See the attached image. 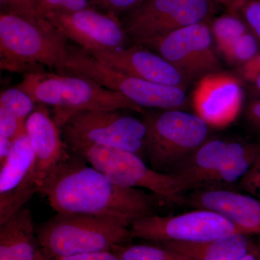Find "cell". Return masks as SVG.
I'll return each instance as SVG.
<instances>
[{
  "instance_id": "4fadbf2b",
  "label": "cell",
  "mask_w": 260,
  "mask_h": 260,
  "mask_svg": "<svg viewBox=\"0 0 260 260\" xmlns=\"http://www.w3.org/2000/svg\"><path fill=\"white\" fill-rule=\"evenodd\" d=\"M45 18L68 40L86 51L116 49L132 44L119 17L93 7L76 12H51Z\"/></svg>"
},
{
  "instance_id": "e0dca14e",
  "label": "cell",
  "mask_w": 260,
  "mask_h": 260,
  "mask_svg": "<svg viewBox=\"0 0 260 260\" xmlns=\"http://www.w3.org/2000/svg\"><path fill=\"white\" fill-rule=\"evenodd\" d=\"M60 131L42 104H38L25 121V132L35 155L28 174L39 189L51 170L69 154Z\"/></svg>"
},
{
  "instance_id": "5b68a950",
  "label": "cell",
  "mask_w": 260,
  "mask_h": 260,
  "mask_svg": "<svg viewBox=\"0 0 260 260\" xmlns=\"http://www.w3.org/2000/svg\"><path fill=\"white\" fill-rule=\"evenodd\" d=\"M259 155V144L208 139L169 174L184 192L229 189L245 176Z\"/></svg>"
},
{
  "instance_id": "83f0119b",
  "label": "cell",
  "mask_w": 260,
  "mask_h": 260,
  "mask_svg": "<svg viewBox=\"0 0 260 260\" xmlns=\"http://www.w3.org/2000/svg\"><path fill=\"white\" fill-rule=\"evenodd\" d=\"M239 184L243 190L260 198V155Z\"/></svg>"
},
{
  "instance_id": "4dcf8cb0",
  "label": "cell",
  "mask_w": 260,
  "mask_h": 260,
  "mask_svg": "<svg viewBox=\"0 0 260 260\" xmlns=\"http://www.w3.org/2000/svg\"><path fill=\"white\" fill-rule=\"evenodd\" d=\"M246 115L251 126L260 133V100L254 101L249 104Z\"/></svg>"
},
{
  "instance_id": "2e32d148",
  "label": "cell",
  "mask_w": 260,
  "mask_h": 260,
  "mask_svg": "<svg viewBox=\"0 0 260 260\" xmlns=\"http://www.w3.org/2000/svg\"><path fill=\"white\" fill-rule=\"evenodd\" d=\"M184 204L213 210L226 218L242 234L260 235V198L232 189H202L184 195Z\"/></svg>"
},
{
  "instance_id": "ba28073f",
  "label": "cell",
  "mask_w": 260,
  "mask_h": 260,
  "mask_svg": "<svg viewBox=\"0 0 260 260\" xmlns=\"http://www.w3.org/2000/svg\"><path fill=\"white\" fill-rule=\"evenodd\" d=\"M65 73L95 80L103 86L122 94L143 109L184 110L187 104L186 89L123 74L99 62L82 48L70 44Z\"/></svg>"
},
{
  "instance_id": "8d00e7d4",
  "label": "cell",
  "mask_w": 260,
  "mask_h": 260,
  "mask_svg": "<svg viewBox=\"0 0 260 260\" xmlns=\"http://www.w3.org/2000/svg\"><path fill=\"white\" fill-rule=\"evenodd\" d=\"M258 251H259V254H260V249H258Z\"/></svg>"
},
{
  "instance_id": "5bb4252c",
  "label": "cell",
  "mask_w": 260,
  "mask_h": 260,
  "mask_svg": "<svg viewBox=\"0 0 260 260\" xmlns=\"http://www.w3.org/2000/svg\"><path fill=\"white\" fill-rule=\"evenodd\" d=\"M86 51L108 68L140 79L184 89L191 81L161 56L141 44Z\"/></svg>"
},
{
  "instance_id": "d6a6232c",
  "label": "cell",
  "mask_w": 260,
  "mask_h": 260,
  "mask_svg": "<svg viewBox=\"0 0 260 260\" xmlns=\"http://www.w3.org/2000/svg\"><path fill=\"white\" fill-rule=\"evenodd\" d=\"M210 1L225 5L236 13L245 0H210Z\"/></svg>"
},
{
  "instance_id": "3957f363",
  "label": "cell",
  "mask_w": 260,
  "mask_h": 260,
  "mask_svg": "<svg viewBox=\"0 0 260 260\" xmlns=\"http://www.w3.org/2000/svg\"><path fill=\"white\" fill-rule=\"evenodd\" d=\"M36 104L54 108V121L62 129L70 118L83 111L145 110L120 93L95 80L73 73H27L18 86Z\"/></svg>"
},
{
  "instance_id": "484cf974",
  "label": "cell",
  "mask_w": 260,
  "mask_h": 260,
  "mask_svg": "<svg viewBox=\"0 0 260 260\" xmlns=\"http://www.w3.org/2000/svg\"><path fill=\"white\" fill-rule=\"evenodd\" d=\"M145 0H90V5L101 11L119 17L139 6Z\"/></svg>"
},
{
  "instance_id": "d6986e66",
  "label": "cell",
  "mask_w": 260,
  "mask_h": 260,
  "mask_svg": "<svg viewBox=\"0 0 260 260\" xmlns=\"http://www.w3.org/2000/svg\"><path fill=\"white\" fill-rule=\"evenodd\" d=\"M190 260H239L252 251L248 235L237 233L207 242L158 243Z\"/></svg>"
},
{
  "instance_id": "ac0fdd59",
  "label": "cell",
  "mask_w": 260,
  "mask_h": 260,
  "mask_svg": "<svg viewBox=\"0 0 260 260\" xmlns=\"http://www.w3.org/2000/svg\"><path fill=\"white\" fill-rule=\"evenodd\" d=\"M38 245L30 210L22 208L0 225V260H32Z\"/></svg>"
},
{
  "instance_id": "7a4b0ae2",
  "label": "cell",
  "mask_w": 260,
  "mask_h": 260,
  "mask_svg": "<svg viewBox=\"0 0 260 260\" xmlns=\"http://www.w3.org/2000/svg\"><path fill=\"white\" fill-rule=\"evenodd\" d=\"M68 39L48 19L1 11L0 67L25 74L44 67L64 73Z\"/></svg>"
},
{
  "instance_id": "e575fe53",
  "label": "cell",
  "mask_w": 260,
  "mask_h": 260,
  "mask_svg": "<svg viewBox=\"0 0 260 260\" xmlns=\"http://www.w3.org/2000/svg\"><path fill=\"white\" fill-rule=\"evenodd\" d=\"M239 260H257V259H256V253L254 251H251Z\"/></svg>"
},
{
  "instance_id": "30bf717a",
  "label": "cell",
  "mask_w": 260,
  "mask_h": 260,
  "mask_svg": "<svg viewBox=\"0 0 260 260\" xmlns=\"http://www.w3.org/2000/svg\"><path fill=\"white\" fill-rule=\"evenodd\" d=\"M115 111H83L63 126L64 143L80 142L123 149L145 156L146 126L143 120Z\"/></svg>"
},
{
  "instance_id": "f1b7e54d",
  "label": "cell",
  "mask_w": 260,
  "mask_h": 260,
  "mask_svg": "<svg viewBox=\"0 0 260 260\" xmlns=\"http://www.w3.org/2000/svg\"><path fill=\"white\" fill-rule=\"evenodd\" d=\"M2 11L18 14H34L39 0H0Z\"/></svg>"
},
{
  "instance_id": "d4e9b609",
  "label": "cell",
  "mask_w": 260,
  "mask_h": 260,
  "mask_svg": "<svg viewBox=\"0 0 260 260\" xmlns=\"http://www.w3.org/2000/svg\"><path fill=\"white\" fill-rule=\"evenodd\" d=\"M90 7V0H39L32 15L45 18L51 12H76Z\"/></svg>"
},
{
  "instance_id": "836d02e7",
  "label": "cell",
  "mask_w": 260,
  "mask_h": 260,
  "mask_svg": "<svg viewBox=\"0 0 260 260\" xmlns=\"http://www.w3.org/2000/svg\"><path fill=\"white\" fill-rule=\"evenodd\" d=\"M248 80L253 82L256 88L260 91V73H256V74L253 75L252 77H251V78Z\"/></svg>"
},
{
  "instance_id": "d590c367",
  "label": "cell",
  "mask_w": 260,
  "mask_h": 260,
  "mask_svg": "<svg viewBox=\"0 0 260 260\" xmlns=\"http://www.w3.org/2000/svg\"><path fill=\"white\" fill-rule=\"evenodd\" d=\"M32 260H49L48 259L45 254L42 252V249H39L38 251L37 254H36L35 257Z\"/></svg>"
},
{
  "instance_id": "6da1fadb",
  "label": "cell",
  "mask_w": 260,
  "mask_h": 260,
  "mask_svg": "<svg viewBox=\"0 0 260 260\" xmlns=\"http://www.w3.org/2000/svg\"><path fill=\"white\" fill-rule=\"evenodd\" d=\"M73 153L51 170L39 189L56 213L113 217L131 223L155 214L160 201L155 195L118 185Z\"/></svg>"
},
{
  "instance_id": "ffe728a7",
  "label": "cell",
  "mask_w": 260,
  "mask_h": 260,
  "mask_svg": "<svg viewBox=\"0 0 260 260\" xmlns=\"http://www.w3.org/2000/svg\"><path fill=\"white\" fill-rule=\"evenodd\" d=\"M35 155L26 132L13 141L9 155L0 172V195L8 194L18 187L31 169Z\"/></svg>"
},
{
  "instance_id": "277c9868",
  "label": "cell",
  "mask_w": 260,
  "mask_h": 260,
  "mask_svg": "<svg viewBox=\"0 0 260 260\" xmlns=\"http://www.w3.org/2000/svg\"><path fill=\"white\" fill-rule=\"evenodd\" d=\"M37 229L39 246L48 259L112 251L131 240V223L113 217L58 213Z\"/></svg>"
},
{
  "instance_id": "8992f818",
  "label": "cell",
  "mask_w": 260,
  "mask_h": 260,
  "mask_svg": "<svg viewBox=\"0 0 260 260\" xmlns=\"http://www.w3.org/2000/svg\"><path fill=\"white\" fill-rule=\"evenodd\" d=\"M146 126L145 156L151 168L169 174L208 140L210 126L196 114L183 109L143 113Z\"/></svg>"
},
{
  "instance_id": "7402d4cb",
  "label": "cell",
  "mask_w": 260,
  "mask_h": 260,
  "mask_svg": "<svg viewBox=\"0 0 260 260\" xmlns=\"http://www.w3.org/2000/svg\"><path fill=\"white\" fill-rule=\"evenodd\" d=\"M247 27L244 20L236 13L223 15L215 19L210 28L218 50L223 52L234 41L249 31Z\"/></svg>"
},
{
  "instance_id": "8fae6325",
  "label": "cell",
  "mask_w": 260,
  "mask_h": 260,
  "mask_svg": "<svg viewBox=\"0 0 260 260\" xmlns=\"http://www.w3.org/2000/svg\"><path fill=\"white\" fill-rule=\"evenodd\" d=\"M132 239L155 243H196L241 233L226 218L213 210L196 209L181 215H153L135 220L129 227Z\"/></svg>"
},
{
  "instance_id": "9c48e42d",
  "label": "cell",
  "mask_w": 260,
  "mask_h": 260,
  "mask_svg": "<svg viewBox=\"0 0 260 260\" xmlns=\"http://www.w3.org/2000/svg\"><path fill=\"white\" fill-rule=\"evenodd\" d=\"M210 0H145L124 15L122 24L132 44L145 45L189 25L208 22Z\"/></svg>"
},
{
  "instance_id": "f546056e",
  "label": "cell",
  "mask_w": 260,
  "mask_h": 260,
  "mask_svg": "<svg viewBox=\"0 0 260 260\" xmlns=\"http://www.w3.org/2000/svg\"><path fill=\"white\" fill-rule=\"evenodd\" d=\"M52 260H121L119 256L113 251H99L78 255L56 258Z\"/></svg>"
},
{
  "instance_id": "7c38bea8",
  "label": "cell",
  "mask_w": 260,
  "mask_h": 260,
  "mask_svg": "<svg viewBox=\"0 0 260 260\" xmlns=\"http://www.w3.org/2000/svg\"><path fill=\"white\" fill-rule=\"evenodd\" d=\"M213 34L207 22L179 29L145 44L190 80L220 68L213 49Z\"/></svg>"
},
{
  "instance_id": "1f68e13d",
  "label": "cell",
  "mask_w": 260,
  "mask_h": 260,
  "mask_svg": "<svg viewBox=\"0 0 260 260\" xmlns=\"http://www.w3.org/2000/svg\"><path fill=\"white\" fill-rule=\"evenodd\" d=\"M13 143L11 140L0 137V167L3 165L9 155Z\"/></svg>"
},
{
  "instance_id": "9a60e30c",
  "label": "cell",
  "mask_w": 260,
  "mask_h": 260,
  "mask_svg": "<svg viewBox=\"0 0 260 260\" xmlns=\"http://www.w3.org/2000/svg\"><path fill=\"white\" fill-rule=\"evenodd\" d=\"M243 90L238 78L210 73L200 78L192 95L195 114L210 127L223 128L237 119L242 107Z\"/></svg>"
},
{
  "instance_id": "44dd1931",
  "label": "cell",
  "mask_w": 260,
  "mask_h": 260,
  "mask_svg": "<svg viewBox=\"0 0 260 260\" xmlns=\"http://www.w3.org/2000/svg\"><path fill=\"white\" fill-rule=\"evenodd\" d=\"M112 251L121 260H190L160 244H122L115 246Z\"/></svg>"
},
{
  "instance_id": "cb8c5ba5",
  "label": "cell",
  "mask_w": 260,
  "mask_h": 260,
  "mask_svg": "<svg viewBox=\"0 0 260 260\" xmlns=\"http://www.w3.org/2000/svg\"><path fill=\"white\" fill-rule=\"evenodd\" d=\"M256 38L250 32H246L224 50L222 54L229 62L245 64L258 54Z\"/></svg>"
},
{
  "instance_id": "52a82bcc",
  "label": "cell",
  "mask_w": 260,
  "mask_h": 260,
  "mask_svg": "<svg viewBox=\"0 0 260 260\" xmlns=\"http://www.w3.org/2000/svg\"><path fill=\"white\" fill-rule=\"evenodd\" d=\"M65 144L118 185L148 189L160 201L184 204V191L174 176L148 168L137 154L114 147L80 142H67Z\"/></svg>"
},
{
  "instance_id": "603a6c76",
  "label": "cell",
  "mask_w": 260,
  "mask_h": 260,
  "mask_svg": "<svg viewBox=\"0 0 260 260\" xmlns=\"http://www.w3.org/2000/svg\"><path fill=\"white\" fill-rule=\"evenodd\" d=\"M36 103L28 94L18 87L2 92L0 95V113L25 122L36 109Z\"/></svg>"
},
{
  "instance_id": "4316f807",
  "label": "cell",
  "mask_w": 260,
  "mask_h": 260,
  "mask_svg": "<svg viewBox=\"0 0 260 260\" xmlns=\"http://www.w3.org/2000/svg\"><path fill=\"white\" fill-rule=\"evenodd\" d=\"M237 11H241L246 25L260 41V0H245Z\"/></svg>"
}]
</instances>
